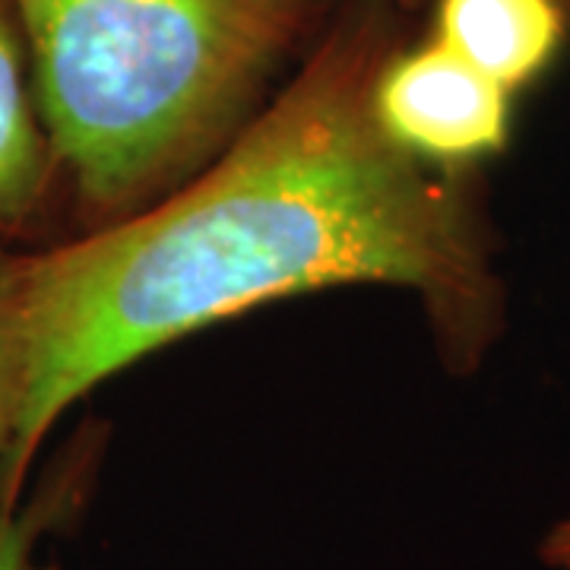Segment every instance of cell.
<instances>
[{"mask_svg": "<svg viewBox=\"0 0 570 570\" xmlns=\"http://www.w3.org/2000/svg\"><path fill=\"white\" fill-rule=\"evenodd\" d=\"M374 0L326 29L283 92L156 204L26 250L22 396L0 472L17 508L48 434L111 374L209 324L340 285L412 295L438 355L475 374L508 288L472 171L412 156L374 89L400 48Z\"/></svg>", "mask_w": 570, "mask_h": 570, "instance_id": "cell-1", "label": "cell"}, {"mask_svg": "<svg viewBox=\"0 0 570 570\" xmlns=\"http://www.w3.org/2000/svg\"><path fill=\"white\" fill-rule=\"evenodd\" d=\"M403 3H419V0H403Z\"/></svg>", "mask_w": 570, "mask_h": 570, "instance_id": "cell-9", "label": "cell"}, {"mask_svg": "<svg viewBox=\"0 0 570 570\" xmlns=\"http://www.w3.org/2000/svg\"><path fill=\"white\" fill-rule=\"evenodd\" d=\"M102 441L82 431L73 448L41 475L39 489L17 508H0V570H32L45 535L80 517L99 472Z\"/></svg>", "mask_w": 570, "mask_h": 570, "instance_id": "cell-6", "label": "cell"}, {"mask_svg": "<svg viewBox=\"0 0 570 570\" xmlns=\"http://www.w3.org/2000/svg\"><path fill=\"white\" fill-rule=\"evenodd\" d=\"M22 261L26 250L20 245L0 242V472L22 396Z\"/></svg>", "mask_w": 570, "mask_h": 570, "instance_id": "cell-7", "label": "cell"}, {"mask_svg": "<svg viewBox=\"0 0 570 570\" xmlns=\"http://www.w3.org/2000/svg\"><path fill=\"white\" fill-rule=\"evenodd\" d=\"M63 194L58 159L41 127L29 58L10 0H0V242L32 238Z\"/></svg>", "mask_w": 570, "mask_h": 570, "instance_id": "cell-4", "label": "cell"}, {"mask_svg": "<svg viewBox=\"0 0 570 570\" xmlns=\"http://www.w3.org/2000/svg\"><path fill=\"white\" fill-rule=\"evenodd\" d=\"M539 561L546 570H570V513L554 520L539 539Z\"/></svg>", "mask_w": 570, "mask_h": 570, "instance_id": "cell-8", "label": "cell"}, {"mask_svg": "<svg viewBox=\"0 0 570 570\" xmlns=\"http://www.w3.org/2000/svg\"><path fill=\"white\" fill-rule=\"evenodd\" d=\"M63 194L86 228L223 153L317 0H10Z\"/></svg>", "mask_w": 570, "mask_h": 570, "instance_id": "cell-2", "label": "cell"}, {"mask_svg": "<svg viewBox=\"0 0 570 570\" xmlns=\"http://www.w3.org/2000/svg\"><path fill=\"white\" fill-rule=\"evenodd\" d=\"M510 96L444 41L431 39L390 55L374 105L390 137L412 156L472 171L508 149Z\"/></svg>", "mask_w": 570, "mask_h": 570, "instance_id": "cell-3", "label": "cell"}, {"mask_svg": "<svg viewBox=\"0 0 570 570\" xmlns=\"http://www.w3.org/2000/svg\"><path fill=\"white\" fill-rule=\"evenodd\" d=\"M568 36L561 0H441L434 39L517 92L539 80Z\"/></svg>", "mask_w": 570, "mask_h": 570, "instance_id": "cell-5", "label": "cell"}]
</instances>
